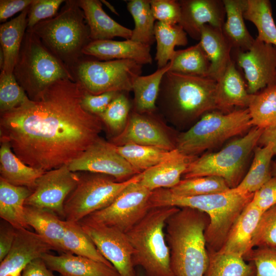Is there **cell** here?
I'll use <instances>...</instances> for the list:
<instances>
[{
    "instance_id": "6da1fadb",
    "label": "cell",
    "mask_w": 276,
    "mask_h": 276,
    "mask_svg": "<svg viewBox=\"0 0 276 276\" xmlns=\"http://www.w3.org/2000/svg\"><path fill=\"white\" fill-rule=\"evenodd\" d=\"M85 90L59 80L34 100L1 113L0 141L27 165L44 171L68 165L99 137L102 122L85 111Z\"/></svg>"
},
{
    "instance_id": "7a4b0ae2",
    "label": "cell",
    "mask_w": 276,
    "mask_h": 276,
    "mask_svg": "<svg viewBox=\"0 0 276 276\" xmlns=\"http://www.w3.org/2000/svg\"><path fill=\"white\" fill-rule=\"evenodd\" d=\"M254 193H242L234 189L219 193L179 196L169 189L152 191L151 208L158 206L190 208L206 213L210 222L204 233L208 250L218 251L240 214L250 202Z\"/></svg>"
},
{
    "instance_id": "3957f363",
    "label": "cell",
    "mask_w": 276,
    "mask_h": 276,
    "mask_svg": "<svg viewBox=\"0 0 276 276\" xmlns=\"http://www.w3.org/2000/svg\"><path fill=\"white\" fill-rule=\"evenodd\" d=\"M208 215L199 210L182 208L167 221L166 239L174 276H204L209 264L205 231Z\"/></svg>"
},
{
    "instance_id": "277c9868",
    "label": "cell",
    "mask_w": 276,
    "mask_h": 276,
    "mask_svg": "<svg viewBox=\"0 0 276 276\" xmlns=\"http://www.w3.org/2000/svg\"><path fill=\"white\" fill-rule=\"evenodd\" d=\"M28 30L34 33L70 71L85 56L83 50L92 41L78 0L65 1L56 16L39 22Z\"/></svg>"
},
{
    "instance_id": "5b68a950",
    "label": "cell",
    "mask_w": 276,
    "mask_h": 276,
    "mask_svg": "<svg viewBox=\"0 0 276 276\" xmlns=\"http://www.w3.org/2000/svg\"><path fill=\"white\" fill-rule=\"evenodd\" d=\"M179 209L169 206L152 208L126 233L133 249V265L141 266L146 276H174L165 226L167 220Z\"/></svg>"
},
{
    "instance_id": "8992f818",
    "label": "cell",
    "mask_w": 276,
    "mask_h": 276,
    "mask_svg": "<svg viewBox=\"0 0 276 276\" xmlns=\"http://www.w3.org/2000/svg\"><path fill=\"white\" fill-rule=\"evenodd\" d=\"M217 81L209 77L193 76L168 71L164 75L157 100L165 113L189 122L217 110Z\"/></svg>"
},
{
    "instance_id": "52a82bcc",
    "label": "cell",
    "mask_w": 276,
    "mask_h": 276,
    "mask_svg": "<svg viewBox=\"0 0 276 276\" xmlns=\"http://www.w3.org/2000/svg\"><path fill=\"white\" fill-rule=\"evenodd\" d=\"M13 74L30 100L61 79L74 81L69 69L32 32L27 30Z\"/></svg>"
},
{
    "instance_id": "ba28073f",
    "label": "cell",
    "mask_w": 276,
    "mask_h": 276,
    "mask_svg": "<svg viewBox=\"0 0 276 276\" xmlns=\"http://www.w3.org/2000/svg\"><path fill=\"white\" fill-rule=\"evenodd\" d=\"M252 126L247 108L226 113L211 111L203 114L188 130L178 136L175 148L184 155L195 157Z\"/></svg>"
},
{
    "instance_id": "9c48e42d",
    "label": "cell",
    "mask_w": 276,
    "mask_h": 276,
    "mask_svg": "<svg viewBox=\"0 0 276 276\" xmlns=\"http://www.w3.org/2000/svg\"><path fill=\"white\" fill-rule=\"evenodd\" d=\"M264 129L254 126L243 136L227 144L219 151L194 159L183 174V179L214 176L225 180L231 189L243 179L247 160Z\"/></svg>"
},
{
    "instance_id": "30bf717a",
    "label": "cell",
    "mask_w": 276,
    "mask_h": 276,
    "mask_svg": "<svg viewBox=\"0 0 276 276\" xmlns=\"http://www.w3.org/2000/svg\"><path fill=\"white\" fill-rule=\"evenodd\" d=\"M79 174V180L65 200L64 220L79 222L110 205L130 183L142 178V172L124 181L110 176L88 172Z\"/></svg>"
},
{
    "instance_id": "8fae6325",
    "label": "cell",
    "mask_w": 276,
    "mask_h": 276,
    "mask_svg": "<svg viewBox=\"0 0 276 276\" xmlns=\"http://www.w3.org/2000/svg\"><path fill=\"white\" fill-rule=\"evenodd\" d=\"M89 57L85 56L71 72L74 81L93 95L129 92L142 73L143 65L133 60L101 61Z\"/></svg>"
},
{
    "instance_id": "7c38bea8",
    "label": "cell",
    "mask_w": 276,
    "mask_h": 276,
    "mask_svg": "<svg viewBox=\"0 0 276 276\" xmlns=\"http://www.w3.org/2000/svg\"><path fill=\"white\" fill-rule=\"evenodd\" d=\"M140 180L130 183L108 206L85 218L126 233L151 209L149 199L152 191Z\"/></svg>"
},
{
    "instance_id": "4fadbf2b",
    "label": "cell",
    "mask_w": 276,
    "mask_h": 276,
    "mask_svg": "<svg viewBox=\"0 0 276 276\" xmlns=\"http://www.w3.org/2000/svg\"><path fill=\"white\" fill-rule=\"evenodd\" d=\"M79 180V175L67 165L45 171L36 181L35 186L25 205L51 211L64 220V203Z\"/></svg>"
},
{
    "instance_id": "5bb4252c",
    "label": "cell",
    "mask_w": 276,
    "mask_h": 276,
    "mask_svg": "<svg viewBox=\"0 0 276 276\" xmlns=\"http://www.w3.org/2000/svg\"><path fill=\"white\" fill-rule=\"evenodd\" d=\"M78 222L120 276H136L132 261L133 249L125 233L86 218Z\"/></svg>"
},
{
    "instance_id": "9a60e30c",
    "label": "cell",
    "mask_w": 276,
    "mask_h": 276,
    "mask_svg": "<svg viewBox=\"0 0 276 276\" xmlns=\"http://www.w3.org/2000/svg\"><path fill=\"white\" fill-rule=\"evenodd\" d=\"M67 166L72 172L105 174L119 182L140 173L118 153L114 145L100 136Z\"/></svg>"
},
{
    "instance_id": "2e32d148",
    "label": "cell",
    "mask_w": 276,
    "mask_h": 276,
    "mask_svg": "<svg viewBox=\"0 0 276 276\" xmlns=\"http://www.w3.org/2000/svg\"><path fill=\"white\" fill-rule=\"evenodd\" d=\"M231 54L237 66L244 72L249 94L276 83V47L256 38L249 50L232 51Z\"/></svg>"
},
{
    "instance_id": "e0dca14e",
    "label": "cell",
    "mask_w": 276,
    "mask_h": 276,
    "mask_svg": "<svg viewBox=\"0 0 276 276\" xmlns=\"http://www.w3.org/2000/svg\"><path fill=\"white\" fill-rule=\"evenodd\" d=\"M150 113L130 112L126 125L110 143L117 146L134 144L160 148L169 151L175 149L169 134Z\"/></svg>"
},
{
    "instance_id": "ac0fdd59",
    "label": "cell",
    "mask_w": 276,
    "mask_h": 276,
    "mask_svg": "<svg viewBox=\"0 0 276 276\" xmlns=\"http://www.w3.org/2000/svg\"><path fill=\"white\" fill-rule=\"evenodd\" d=\"M51 250L54 247L37 233L27 228L16 229L12 246L0 262V276H21L27 264Z\"/></svg>"
},
{
    "instance_id": "d6986e66",
    "label": "cell",
    "mask_w": 276,
    "mask_h": 276,
    "mask_svg": "<svg viewBox=\"0 0 276 276\" xmlns=\"http://www.w3.org/2000/svg\"><path fill=\"white\" fill-rule=\"evenodd\" d=\"M181 18L178 24L192 39L200 40L205 25L221 29L225 11L221 0H180Z\"/></svg>"
},
{
    "instance_id": "ffe728a7",
    "label": "cell",
    "mask_w": 276,
    "mask_h": 276,
    "mask_svg": "<svg viewBox=\"0 0 276 276\" xmlns=\"http://www.w3.org/2000/svg\"><path fill=\"white\" fill-rule=\"evenodd\" d=\"M151 46L130 39L94 40L83 49V54L101 61L131 60L142 64H151Z\"/></svg>"
},
{
    "instance_id": "44dd1931",
    "label": "cell",
    "mask_w": 276,
    "mask_h": 276,
    "mask_svg": "<svg viewBox=\"0 0 276 276\" xmlns=\"http://www.w3.org/2000/svg\"><path fill=\"white\" fill-rule=\"evenodd\" d=\"M252 95L248 93L242 75L232 59L222 75L217 81V110L226 113L236 108H248Z\"/></svg>"
},
{
    "instance_id": "7402d4cb",
    "label": "cell",
    "mask_w": 276,
    "mask_h": 276,
    "mask_svg": "<svg viewBox=\"0 0 276 276\" xmlns=\"http://www.w3.org/2000/svg\"><path fill=\"white\" fill-rule=\"evenodd\" d=\"M41 258L50 269L61 276H120L112 266L70 252L58 256L47 252Z\"/></svg>"
},
{
    "instance_id": "603a6c76",
    "label": "cell",
    "mask_w": 276,
    "mask_h": 276,
    "mask_svg": "<svg viewBox=\"0 0 276 276\" xmlns=\"http://www.w3.org/2000/svg\"><path fill=\"white\" fill-rule=\"evenodd\" d=\"M262 214V212L250 201L237 219L218 251L244 258L253 248L252 240Z\"/></svg>"
},
{
    "instance_id": "cb8c5ba5",
    "label": "cell",
    "mask_w": 276,
    "mask_h": 276,
    "mask_svg": "<svg viewBox=\"0 0 276 276\" xmlns=\"http://www.w3.org/2000/svg\"><path fill=\"white\" fill-rule=\"evenodd\" d=\"M83 10L92 41L112 39L116 37L130 39L132 30L110 17L103 10L99 0H78Z\"/></svg>"
},
{
    "instance_id": "d4e9b609",
    "label": "cell",
    "mask_w": 276,
    "mask_h": 276,
    "mask_svg": "<svg viewBox=\"0 0 276 276\" xmlns=\"http://www.w3.org/2000/svg\"><path fill=\"white\" fill-rule=\"evenodd\" d=\"M195 158L177 150L169 158L143 172L140 182L152 191L161 188L171 189L180 182L190 163Z\"/></svg>"
},
{
    "instance_id": "484cf974",
    "label": "cell",
    "mask_w": 276,
    "mask_h": 276,
    "mask_svg": "<svg viewBox=\"0 0 276 276\" xmlns=\"http://www.w3.org/2000/svg\"><path fill=\"white\" fill-rule=\"evenodd\" d=\"M199 42L210 62L208 77L217 81L232 60V48L221 29L209 25L202 27Z\"/></svg>"
},
{
    "instance_id": "4316f807",
    "label": "cell",
    "mask_w": 276,
    "mask_h": 276,
    "mask_svg": "<svg viewBox=\"0 0 276 276\" xmlns=\"http://www.w3.org/2000/svg\"><path fill=\"white\" fill-rule=\"evenodd\" d=\"M226 19L223 25V34L232 48V51L245 52L249 50L255 41L247 30L244 12L247 0H223Z\"/></svg>"
},
{
    "instance_id": "83f0119b",
    "label": "cell",
    "mask_w": 276,
    "mask_h": 276,
    "mask_svg": "<svg viewBox=\"0 0 276 276\" xmlns=\"http://www.w3.org/2000/svg\"><path fill=\"white\" fill-rule=\"evenodd\" d=\"M26 222L29 227L43 238L54 248L64 252L62 241L65 233V221L54 212L40 208L25 205Z\"/></svg>"
},
{
    "instance_id": "f1b7e54d",
    "label": "cell",
    "mask_w": 276,
    "mask_h": 276,
    "mask_svg": "<svg viewBox=\"0 0 276 276\" xmlns=\"http://www.w3.org/2000/svg\"><path fill=\"white\" fill-rule=\"evenodd\" d=\"M45 171L24 163L13 152L7 142H1L0 178L10 184L27 187L32 191L36 181Z\"/></svg>"
},
{
    "instance_id": "f546056e",
    "label": "cell",
    "mask_w": 276,
    "mask_h": 276,
    "mask_svg": "<svg viewBox=\"0 0 276 276\" xmlns=\"http://www.w3.org/2000/svg\"><path fill=\"white\" fill-rule=\"evenodd\" d=\"M32 190L10 184L0 178V217L15 229L27 228L24 214L25 203Z\"/></svg>"
},
{
    "instance_id": "4dcf8cb0",
    "label": "cell",
    "mask_w": 276,
    "mask_h": 276,
    "mask_svg": "<svg viewBox=\"0 0 276 276\" xmlns=\"http://www.w3.org/2000/svg\"><path fill=\"white\" fill-rule=\"evenodd\" d=\"M29 8V7H28ZM28 8L15 18L0 26V42L5 57L4 69L13 73L21 43L28 28Z\"/></svg>"
},
{
    "instance_id": "1f68e13d",
    "label": "cell",
    "mask_w": 276,
    "mask_h": 276,
    "mask_svg": "<svg viewBox=\"0 0 276 276\" xmlns=\"http://www.w3.org/2000/svg\"><path fill=\"white\" fill-rule=\"evenodd\" d=\"M274 156L271 143L256 146L250 168L235 191L242 193H254L272 177V158Z\"/></svg>"
},
{
    "instance_id": "d6a6232c",
    "label": "cell",
    "mask_w": 276,
    "mask_h": 276,
    "mask_svg": "<svg viewBox=\"0 0 276 276\" xmlns=\"http://www.w3.org/2000/svg\"><path fill=\"white\" fill-rule=\"evenodd\" d=\"M170 62L153 73L139 76L133 81L134 111L140 113L153 112L156 108V102L164 75L169 71Z\"/></svg>"
},
{
    "instance_id": "836d02e7",
    "label": "cell",
    "mask_w": 276,
    "mask_h": 276,
    "mask_svg": "<svg viewBox=\"0 0 276 276\" xmlns=\"http://www.w3.org/2000/svg\"><path fill=\"white\" fill-rule=\"evenodd\" d=\"M169 71L184 75L208 77L210 62L201 43L175 51Z\"/></svg>"
},
{
    "instance_id": "e575fe53",
    "label": "cell",
    "mask_w": 276,
    "mask_h": 276,
    "mask_svg": "<svg viewBox=\"0 0 276 276\" xmlns=\"http://www.w3.org/2000/svg\"><path fill=\"white\" fill-rule=\"evenodd\" d=\"M154 36L156 42L155 60L157 68L168 64L176 46H185L188 42L187 34L179 25H170L157 21L154 26Z\"/></svg>"
},
{
    "instance_id": "d590c367",
    "label": "cell",
    "mask_w": 276,
    "mask_h": 276,
    "mask_svg": "<svg viewBox=\"0 0 276 276\" xmlns=\"http://www.w3.org/2000/svg\"><path fill=\"white\" fill-rule=\"evenodd\" d=\"M116 146L118 153L139 173L169 158L177 151L176 148L169 151L158 147L134 144Z\"/></svg>"
},
{
    "instance_id": "8d00e7d4",
    "label": "cell",
    "mask_w": 276,
    "mask_h": 276,
    "mask_svg": "<svg viewBox=\"0 0 276 276\" xmlns=\"http://www.w3.org/2000/svg\"><path fill=\"white\" fill-rule=\"evenodd\" d=\"M65 221V233L62 241L64 252H70L112 266L100 253L78 222Z\"/></svg>"
},
{
    "instance_id": "74e56055",
    "label": "cell",
    "mask_w": 276,
    "mask_h": 276,
    "mask_svg": "<svg viewBox=\"0 0 276 276\" xmlns=\"http://www.w3.org/2000/svg\"><path fill=\"white\" fill-rule=\"evenodd\" d=\"M243 16L256 26L258 31L257 38L276 47V25L269 1L247 0Z\"/></svg>"
},
{
    "instance_id": "f35d334b",
    "label": "cell",
    "mask_w": 276,
    "mask_h": 276,
    "mask_svg": "<svg viewBox=\"0 0 276 276\" xmlns=\"http://www.w3.org/2000/svg\"><path fill=\"white\" fill-rule=\"evenodd\" d=\"M253 126L265 129L276 125V83L252 95L248 107Z\"/></svg>"
},
{
    "instance_id": "ab89813d",
    "label": "cell",
    "mask_w": 276,
    "mask_h": 276,
    "mask_svg": "<svg viewBox=\"0 0 276 276\" xmlns=\"http://www.w3.org/2000/svg\"><path fill=\"white\" fill-rule=\"evenodd\" d=\"M126 4L134 22L130 39L151 46L155 41V19L151 11L150 0H129Z\"/></svg>"
},
{
    "instance_id": "60d3db41",
    "label": "cell",
    "mask_w": 276,
    "mask_h": 276,
    "mask_svg": "<svg viewBox=\"0 0 276 276\" xmlns=\"http://www.w3.org/2000/svg\"><path fill=\"white\" fill-rule=\"evenodd\" d=\"M209 264L204 276H255L254 265L243 257L208 250Z\"/></svg>"
},
{
    "instance_id": "b9f144b4",
    "label": "cell",
    "mask_w": 276,
    "mask_h": 276,
    "mask_svg": "<svg viewBox=\"0 0 276 276\" xmlns=\"http://www.w3.org/2000/svg\"><path fill=\"white\" fill-rule=\"evenodd\" d=\"M231 188L223 178L206 176L181 179L175 187L169 189L179 196H198L226 192Z\"/></svg>"
},
{
    "instance_id": "7bdbcfd3",
    "label": "cell",
    "mask_w": 276,
    "mask_h": 276,
    "mask_svg": "<svg viewBox=\"0 0 276 276\" xmlns=\"http://www.w3.org/2000/svg\"><path fill=\"white\" fill-rule=\"evenodd\" d=\"M122 91L111 101L106 109L98 117L103 124L115 136L125 128L131 109V103L126 95Z\"/></svg>"
},
{
    "instance_id": "ee69618b",
    "label": "cell",
    "mask_w": 276,
    "mask_h": 276,
    "mask_svg": "<svg viewBox=\"0 0 276 276\" xmlns=\"http://www.w3.org/2000/svg\"><path fill=\"white\" fill-rule=\"evenodd\" d=\"M30 100L24 89L19 85L13 73L1 71L0 74L1 113L16 108Z\"/></svg>"
},
{
    "instance_id": "f6af8a7d",
    "label": "cell",
    "mask_w": 276,
    "mask_h": 276,
    "mask_svg": "<svg viewBox=\"0 0 276 276\" xmlns=\"http://www.w3.org/2000/svg\"><path fill=\"white\" fill-rule=\"evenodd\" d=\"M252 248H276V204L263 212L252 240Z\"/></svg>"
},
{
    "instance_id": "bcb514c9",
    "label": "cell",
    "mask_w": 276,
    "mask_h": 276,
    "mask_svg": "<svg viewBox=\"0 0 276 276\" xmlns=\"http://www.w3.org/2000/svg\"><path fill=\"white\" fill-rule=\"evenodd\" d=\"M243 258L254 265L255 276H276V248H253Z\"/></svg>"
},
{
    "instance_id": "7dc6e473",
    "label": "cell",
    "mask_w": 276,
    "mask_h": 276,
    "mask_svg": "<svg viewBox=\"0 0 276 276\" xmlns=\"http://www.w3.org/2000/svg\"><path fill=\"white\" fill-rule=\"evenodd\" d=\"M64 2V0H33L28 8L27 30H31L39 22L56 16Z\"/></svg>"
},
{
    "instance_id": "c3c4849f",
    "label": "cell",
    "mask_w": 276,
    "mask_h": 276,
    "mask_svg": "<svg viewBox=\"0 0 276 276\" xmlns=\"http://www.w3.org/2000/svg\"><path fill=\"white\" fill-rule=\"evenodd\" d=\"M152 14L157 21L170 25H178L181 18L179 1L150 0Z\"/></svg>"
},
{
    "instance_id": "681fc988",
    "label": "cell",
    "mask_w": 276,
    "mask_h": 276,
    "mask_svg": "<svg viewBox=\"0 0 276 276\" xmlns=\"http://www.w3.org/2000/svg\"><path fill=\"white\" fill-rule=\"evenodd\" d=\"M120 93L109 91L99 95H93L85 91L81 101L82 107L87 112L98 116L106 109Z\"/></svg>"
},
{
    "instance_id": "f907efd6",
    "label": "cell",
    "mask_w": 276,
    "mask_h": 276,
    "mask_svg": "<svg viewBox=\"0 0 276 276\" xmlns=\"http://www.w3.org/2000/svg\"><path fill=\"white\" fill-rule=\"evenodd\" d=\"M251 202L262 213L276 204V176L254 193Z\"/></svg>"
},
{
    "instance_id": "816d5d0a",
    "label": "cell",
    "mask_w": 276,
    "mask_h": 276,
    "mask_svg": "<svg viewBox=\"0 0 276 276\" xmlns=\"http://www.w3.org/2000/svg\"><path fill=\"white\" fill-rule=\"evenodd\" d=\"M33 0H1L0 21L5 22L10 17L22 12L32 3Z\"/></svg>"
},
{
    "instance_id": "f5cc1de1",
    "label": "cell",
    "mask_w": 276,
    "mask_h": 276,
    "mask_svg": "<svg viewBox=\"0 0 276 276\" xmlns=\"http://www.w3.org/2000/svg\"><path fill=\"white\" fill-rule=\"evenodd\" d=\"M16 229L10 223L3 220L0 226V262L7 255L13 244Z\"/></svg>"
},
{
    "instance_id": "db71d44e",
    "label": "cell",
    "mask_w": 276,
    "mask_h": 276,
    "mask_svg": "<svg viewBox=\"0 0 276 276\" xmlns=\"http://www.w3.org/2000/svg\"><path fill=\"white\" fill-rule=\"evenodd\" d=\"M21 276H56L41 257L31 261L23 269Z\"/></svg>"
},
{
    "instance_id": "11a10c76",
    "label": "cell",
    "mask_w": 276,
    "mask_h": 276,
    "mask_svg": "<svg viewBox=\"0 0 276 276\" xmlns=\"http://www.w3.org/2000/svg\"><path fill=\"white\" fill-rule=\"evenodd\" d=\"M269 143L272 144L274 155L276 156V125L264 130L258 144L263 146Z\"/></svg>"
},
{
    "instance_id": "9f6ffc18",
    "label": "cell",
    "mask_w": 276,
    "mask_h": 276,
    "mask_svg": "<svg viewBox=\"0 0 276 276\" xmlns=\"http://www.w3.org/2000/svg\"><path fill=\"white\" fill-rule=\"evenodd\" d=\"M100 1L102 4H104L113 13L117 15H119L115 8L109 2L106 0H101Z\"/></svg>"
},
{
    "instance_id": "6f0895ef",
    "label": "cell",
    "mask_w": 276,
    "mask_h": 276,
    "mask_svg": "<svg viewBox=\"0 0 276 276\" xmlns=\"http://www.w3.org/2000/svg\"><path fill=\"white\" fill-rule=\"evenodd\" d=\"M5 64V57L3 52L1 48H0V69L2 71L4 69Z\"/></svg>"
},
{
    "instance_id": "680465c9",
    "label": "cell",
    "mask_w": 276,
    "mask_h": 276,
    "mask_svg": "<svg viewBox=\"0 0 276 276\" xmlns=\"http://www.w3.org/2000/svg\"><path fill=\"white\" fill-rule=\"evenodd\" d=\"M271 170H272V176H276V162H272Z\"/></svg>"
},
{
    "instance_id": "91938a15",
    "label": "cell",
    "mask_w": 276,
    "mask_h": 276,
    "mask_svg": "<svg viewBox=\"0 0 276 276\" xmlns=\"http://www.w3.org/2000/svg\"><path fill=\"white\" fill-rule=\"evenodd\" d=\"M136 276H146L144 271H139L138 273H136Z\"/></svg>"
}]
</instances>
